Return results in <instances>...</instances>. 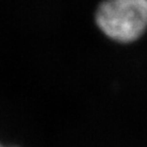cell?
Returning <instances> with one entry per match:
<instances>
[{"instance_id":"6da1fadb","label":"cell","mask_w":147,"mask_h":147,"mask_svg":"<svg viewBox=\"0 0 147 147\" xmlns=\"http://www.w3.org/2000/svg\"><path fill=\"white\" fill-rule=\"evenodd\" d=\"M95 21L111 40L131 43L147 30V0H104L97 8Z\"/></svg>"},{"instance_id":"7a4b0ae2","label":"cell","mask_w":147,"mask_h":147,"mask_svg":"<svg viewBox=\"0 0 147 147\" xmlns=\"http://www.w3.org/2000/svg\"><path fill=\"white\" fill-rule=\"evenodd\" d=\"M0 147H4V146H2V145H1V144H0Z\"/></svg>"}]
</instances>
